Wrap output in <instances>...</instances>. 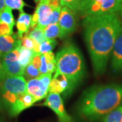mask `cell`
<instances>
[{"label": "cell", "instance_id": "obj_1", "mask_svg": "<svg viewBox=\"0 0 122 122\" xmlns=\"http://www.w3.org/2000/svg\"><path fill=\"white\" fill-rule=\"evenodd\" d=\"M84 37L94 73H105L115 40L122 31V20L117 13L84 17Z\"/></svg>", "mask_w": 122, "mask_h": 122}, {"label": "cell", "instance_id": "obj_2", "mask_svg": "<svg viewBox=\"0 0 122 122\" xmlns=\"http://www.w3.org/2000/svg\"><path fill=\"white\" fill-rule=\"evenodd\" d=\"M122 103V85L94 86L83 93L77 110L89 121L102 120L106 115Z\"/></svg>", "mask_w": 122, "mask_h": 122}, {"label": "cell", "instance_id": "obj_3", "mask_svg": "<svg viewBox=\"0 0 122 122\" xmlns=\"http://www.w3.org/2000/svg\"><path fill=\"white\" fill-rule=\"evenodd\" d=\"M85 63L79 50L74 44L66 42L56 56L55 73L64 75L69 82L70 91L82 80Z\"/></svg>", "mask_w": 122, "mask_h": 122}, {"label": "cell", "instance_id": "obj_4", "mask_svg": "<svg viewBox=\"0 0 122 122\" xmlns=\"http://www.w3.org/2000/svg\"><path fill=\"white\" fill-rule=\"evenodd\" d=\"M26 81L22 75H5L0 82V92L2 100L10 107L18 96L26 92Z\"/></svg>", "mask_w": 122, "mask_h": 122}, {"label": "cell", "instance_id": "obj_5", "mask_svg": "<svg viewBox=\"0 0 122 122\" xmlns=\"http://www.w3.org/2000/svg\"><path fill=\"white\" fill-rule=\"evenodd\" d=\"M122 8V0H86L78 13L82 16H94L117 13Z\"/></svg>", "mask_w": 122, "mask_h": 122}, {"label": "cell", "instance_id": "obj_6", "mask_svg": "<svg viewBox=\"0 0 122 122\" xmlns=\"http://www.w3.org/2000/svg\"><path fill=\"white\" fill-rule=\"evenodd\" d=\"M51 79V73L40 75L36 78L29 79L26 81V92L33 96L37 102L44 99L49 93Z\"/></svg>", "mask_w": 122, "mask_h": 122}, {"label": "cell", "instance_id": "obj_7", "mask_svg": "<svg viewBox=\"0 0 122 122\" xmlns=\"http://www.w3.org/2000/svg\"><path fill=\"white\" fill-rule=\"evenodd\" d=\"M52 12V7L49 0H40L34 14L32 16L30 26H37L44 30L50 24V18Z\"/></svg>", "mask_w": 122, "mask_h": 122}, {"label": "cell", "instance_id": "obj_8", "mask_svg": "<svg viewBox=\"0 0 122 122\" xmlns=\"http://www.w3.org/2000/svg\"><path fill=\"white\" fill-rule=\"evenodd\" d=\"M20 46L14 49L11 52L1 56L3 69L5 75H8V76L24 75L25 69L20 65L18 61V50Z\"/></svg>", "mask_w": 122, "mask_h": 122}, {"label": "cell", "instance_id": "obj_9", "mask_svg": "<svg viewBox=\"0 0 122 122\" xmlns=\"http://www.w3.org/2000/svg\"><path fill=\"white\" fill-rule=\"evenodd\" d=\"M42 105L53 111L57 115L59 122H75L73 118L66 113L60 94L49 93Z\"/></svg>", "mask_w": 122, "mask_h": 122}, {"label": "cell", "instance_id": "obj_10", "mask_svg": "<svg viewBox=\"0 0 122 122\" xmlns=\"http://www.w3.org/2000/svg\"><path fill=\"white\" fill-rule=\"evenodd\" d=\"M60 27L59 38L62 39L72 33L76 29L75 12L67 7H61V14L58 22Z\"/></svg>", "mask_w": 122, "mask_h": 122}, {"label": "cell", "instance_id": "obj_11", "mask_svg": "<svg viewBox=\"0 0 122 122\" xmlns=\"http://www.w3.org/2000/svg\"><path fill=\"white\" fill-rule=\"evenodd\" d=\"M35 102L37 101L35 98L26 92L18 96L15 102L9 107V113L12 117H15L33 106Z\"/></svg>", "mask_w": 122, "mask_h": 122}, {"label": "cell", "instance_id": "obj_12", "mask_svg": "<svg viewBox=\"0 0 122 122\" xmlns=\"http://www.w3.org/2000/svg\"><path fill=\"white\" fill-rule=\"evenodd\" d=\"M111 57L112 70L115 73L122 72V31L115 40Z\"/></svg>", "mask_w": 122, "mask_h": 122}, {"label": "cell", "instance_id": "obj_13", "mask_svg": "<svg viewBox=\"0 0 122 122\" xmlns=\"http://www.w3.org/2000/svg\"><path fill=\"white\" fill-rule=\"evenodd\" d=\"M21 45V39L17 35H0V56L11 52L14 49Z\"/></svg>", "mask_w": 122, "mask_h": 122}, {"label": "cell", "instance_id": "obj_14", "mask_svg": "<svg viewBox=\"0 0 122 122\" xmlns=\"http://www.w3.org/2000/svg\"><path fill=\"white\" fill-rule=\"evenodd\" d=\"M70 91L69 82L64 75L55 73L49 86V93L60 94Z\"/></svg>", "mask_w": 122, "mask_h": 122}, {"label": "cell", "instance_id": "obj_15", "mask_svg": "<svg viewBox=\"0 0 122 122\" xmlns=\"http://www.w3.org/2000/svg\"><path fill=\"white\" fill-rule=\"evenodd\" d=\"M32 16L25 13V12H20L16 22L17 27V36L18 38L21 39L23 35L26 33L30 27Z\"/></svg>", "mask_w": 122, "mask_h": 122}, {"label": "cell", "instance_id": "obj_16", "mask_svg": "<svg viewBox=\"0 0 122 122\" xmlns=\"http://www.w3.org/2000/svg\"><path fill=\"white\" fill-rule=\"evenodd\" d=\"M37 53L33 50L28 49L22 46H20L18 50V62L24 69H25L31 62L33 57Z\"/></svg>", "mask_w": 122, "mask_h": 122}, {"label": "cell", "instance_id": "obj_17", "mask_svg": "<svg viewBox=\"0 0 122 122\" xmlns=\"http://www.w3.org/2000/svg\"><path fill=\"white\" fill-rule=\"evenodd\" d=\"M102 121L103 122H122V105L106 115Z\"/></svg>", "mask_w": 122, "mask_h": 122}, {"label": "cell", "instance_id": "obj_18", "mask_svg": "<svg viewBox=\"0 0 122 122\" xmlns=\"http://www.w3.org/2000/svg\"><path fill=\"white\" fill-rule=\"evenodd\" d=\"M0 23L8 25L13 28L15 25V22L12 12V9L7 6L5 7L4 10L0 14Z\"/></svg>", "mask_w": 122, "mask_h": 122}, {"label": "cell", "instance_id": "obj_19", "mask_svg": "<svg viewBox=\"0 0 122 122\" xmlns=\"http://www.w3.org/2000/svg\"><path fill=\"white\" fill-rule=\"evenodd\" d=\"M44 36L46 39H54L59 37L60 27L58 23L50 24L46 26L44 30Z\"/></svg>", "mask_w": 122, "mask_h": 122}, {"label": "cell", "instance_id": "obj_20", "mask_svg": "<svg viewBox=\"0 0 122 122\" xmlns=\"http://www.w3.org/2000/svg\"><path fill=\"white\" fill-rule=\"evenodd\" d=\"M21 46L28 49L33 50L37 54H39V44L28 35L21 38Z\"/></svg>", "mask_w": 122, "mask_h": 122}, {"label": "cell", "instance_id": "obj_21", "mask_svg": "<svg viewBox=\"0 0 122 122\" xmlns=\"http://www.w3.org/2000/svg\"><path fill=\"white\" fill-rule=\"evenodd\" d=\"M56 44L55 39H46L45 41L39 44V54H44L49 52H52Z\"/></svg>", "mask_w": 122, "mask_h": 122}, {"label": "cell", "instance_id": "obj_22", "mask_svg": "<svg viewBox=\"0 0 122 122\" xmlns=\"http://www.w3.org/2000/svg\"><path fill=\"white\" fill-rule=\"evenodd\" d=\"M27 35L33 38L39 44L46 40L44 36V30L37 26H35V28H33V29L30 32V33H29Z\"/></svg>", "mask_w": 122, "mask_h": 122}, {"label": "cell", "instance_id": "obj_23", "mask_svg": "<svg viewBox=\"0 0 122 122\" xmlns=\"http://www.w3.org/2000/svg\"><path fill=\"white\" fill-rule=\"evenodd\" d=\"M40 75L41 74H40L39 69L35 68V66L32 65L31 62L25 69L24 75L25 76L26 78L29 79L36 78V77H39Z\"/></svg>", "mask_w": 122, "mask_h": 122}, {"label": "cell", "instance_id": "obj_24", "mask_svg": "<svg viewBox=\"0 0 122 122\" xmlns=\"http://www.w3.org/2000/svg\"><path fill=\"white\" fill-rule=\"evenodd\" d=\"M5 6L12 10H17L20 12L23 11V8L25 5L23 0H5Z\"/></svg>", "mask_w": 122, "mask_h": 122}, {"label": "cell", "instance_id": "obj_25", "mask_svg": "<svg viewBox=\"0 0 122 122\" xmlns=\"http://www.w3.org/2000/svg\"><path fill=\"white\" fill-rule=\"evenodd\" d=\"M40 74H46L48 73V61L44 54H41V65L39 69Z\"/></svg>", "mask_w": 122, "mask_h": 122}, {"label": "cell", "instance_id": "obj_26", "mask_svg": "<svg viewBox=\"0 0 122 122\" xmlns=\"http://www.w3.org/2000/svg\"><path fill=\"white\" fill-rule=\"evenodd\" d=\"M13 34V28L8 25L0 23V35H10Z\"/></svg>", "mask_w": 122, "mask_h": 122}, {"label": "cell", "instance_id": "obj_27", "mask_svg": "<svg viewBox=\"0 0 122 122\" xmlns=\"http://www.w3.org/2000/svg\"><path fill=\"white\" fill-rule=\"evenodd\" d=\"M75 0H60L61 7H67L73 11Z\"/></svg>", "mask_w": 122, "mask_h": 122}, {"label": "cell", "instance_id": "obj_28", "mask_svg": "<svg viewBox=\"0 0 122 122\" xmlns=\"http://www.w3.org/2000/svg\"><path fill=\"white\" fill-rule=\"evenodd\" d=\"M31 63L35 68L39 69L40 65H41V54H37L35 56L33 57V60L31 61Z\"/></svg>", "mask_w": 122, "mask_h": 122}, {"label": "cell", "instance_id": "obj_29", "mask_svg": "<svg viewBox=\"0 0 122 122\" xmlns=\"http://www.w3.org/2000/svg\"><path fill=\"white\" fill-rule=\"evenodd\" d=\"M86 0H75L74 4V10L73 12L75 13H78L79 10H80L82 5L84 4Z\"/></svg>", "mask_w": 122, "mask_h": 122}, {"label": "cell", "instance_id": "obj_30", "mask_svg": "<svg viewBox=\"0 0 122 122\" xmlns=\"http://www.w3.org/2000/svg\"><path fill=\"white\" fill-rule=\"evenodd\" d=\"M46 60H47V59H46ZM55 71H56V62H50V61H48V73L52 74Z\"/></svg>", "mask_w": 122, "mask_h": 122}, {"label": "cell", "instance_id": "obj_31", "mask_svg": "<svg viewBox=\"0 0 122 122\" xmlns=\"http://www.w3.org/2000/svg\"><path fill=\"white\" fill-rule=\"evenodd\" d=\"M44 56H46L47 61L50 62H56V56L53 54L52 52H49L44 54Z\"/></svg>", "mask_w": 122, "mask_h": 122}, {"label": "cell", "instance_id": "obj_32", "mask_svg": "<svg viewBox=\"0 0 122 122\" xmlns=\"http://www.w3.org/2000/svg\"><path fill=\"white\" fill-rule=\"evenodd\" d=\"M5 75L4 73V71L3 69V66H2V63H1V56H0V82L1 81V80L4 78Z\"/></svg>", "mask_w": 122, "mask_h": 122}, {"label": "cell", "instance_id": "obj_33", "mask_svg": "<svg viewBox=\"0 0 122 122\" xmlns=\"http://www.w3.org/2000/svg\"><path fill=\"white\" fill-rule=\"evenodd\" d=\"M5 7V0H0V14L4 10Z\"/></svg>", "mask_w": 122, "mask_h": 122}, {"label": "cell", "instance_id": "obj_34", "mask_svg": "<svg viewBox=\"0 0 122 122\" xmlns=\"http://www.w3.org/2000/svg\"><path fill=\"white\" fill-rule=\"evenodd\" d=\"M50 2H52V1H60V0H49Z\"/></svg>", "mask_w": 122, "mask_h": 122}, {"label": "cell", "instance_id": "obj_35", "mask_svg": "<svg viewBox=\"0 0 122 122\" xmlns=\"http://www.w3.org/2000/svg\"><path fill=\"white\" fill-rule=\"evenodd\" d=\"M120 12H121V15H122V9H121V10H120Z\"/></svg>", "mask_w": 122, "mask_h": 122}, {"label": "cell", "instance_id": "obj_36", "mask_svg": "<svg viewBox=\"0 0 122 122\" xmlns=\"http://www.w3.org/2000/svg\"><path fill=\"white\" fill-rule=\"evenodd\" d=\"M34 1H36V2H37V1H40V0H34Z\"/></svg>", "mask_w": 122, "mask_h": 122}]
</instances>
